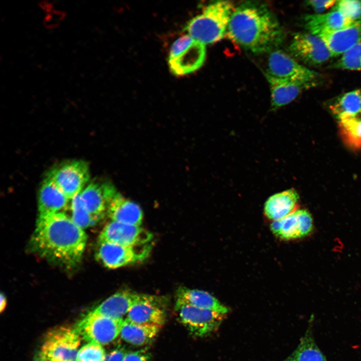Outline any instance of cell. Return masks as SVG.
I'll return each mask as SVG.
<instances>
[{"instance_id": "obj_15", "label": "cell", "mask_w": 361, "mask_h": 361, "mask_svg": "<svg viewBox=\"0 0 361 361\" xmlns=\"http://www.w3.org/2000/svg\"><path fill=\"white\" fill-rule=\"evenodd\" d=\"M116 192L111 184L93 182L85 187L79 196L95 222L107 214L108 203Z\"/></svg>"}, {"instance_id": "obj_34", "label": "cell", "mask_w": 361, "mask_h": 361, "mask_svg": "<svg viewBox=\"0 0 361 361\" xmlns=\"http://www.w3.org/2000/svg\"><path fill=\"white\" fill-rule=\"evenodd\" d=\"M126 352L122 348H117L106 354L104 361H123Z\"/></svg>"}, {"instance_id": "obj_21", "label": "cell", "mask_w": 361, "mask_h": 361, "mask_svg": "<svg viewBox=\"0 0 361 361\" xmlns=\"http://www.w3.org/2000/svg\"><path fill=\"white\" fill-rule=\"evenodd\" d=\"M299 200L298 193L292 189L275 194L265 203V215L273 221L282 219L298 210Z\"/></svg>"}, {"instance_id": "obj_13", "label": "cell", "mask_w": 361, "mask_h": 361, "mask_svg": "<svg viewBox=\"0 0 361 361\" xmlns=\"http://www.w3.org/2000/svg\"><path fill=\"white\" fill-rule=\"evenodd\" d=\"M164 301L160 296L139 293L126 318L136 323L161 327L166 319Z\"/></svg>"}, {"instance_id": "obj_20", "label": "cell", "mask_w": 361, "mask_h": 361, "mask_svg": "<svg viewBox=\"0 0 361 361\" xmlns=\"http://www.w3.org/2000/svg\"><path fill=\"white\" fill-rule=\"evenodd\" d=\"M139 295V293L128 290L119 291L107 298L91 311L112 318H123L137 301Z\"/></svg>"}, {"instance_id": "obj_7", "label": "cell", "mask_w": 361, "mask_h": 361, "mask_svg": "<svg viewBox=\"0 0 361 361\" xmlns=\"http://www.w3.org/2000/svg\"><path fill=\"white\" fill-rule=\"evenodd\" d=\"M269 74L302 85L305 88L316 84L317 73L298 63L287 53L279 50L271 52L268 59Z\"/></svg>"}, {"instance_id": "obj_25", "label": "cell", "mask_w": 361, "mask_h": 361, "mask_svg": "<svg viewBox=\"0 0 361 361\" xmlns=\"http://www.w3.org/2000/svg\"><path fill=\"white\" fill-rule=\"evenodd\" d=\"M330 109L338 120L361 113V90L356 89L343 94Z\"/></svg>"}, {"instance_id": "obj_33", "label": "cell", "mask_w": 361, "mask_h": 361, "mask_svg": "<svg viewBox=\"0 0 361 361\" xmlns=\"http://www.w3.org/2000/svg\"><path fill=\"white\" fill-rule=\"evenodd\" d=\"M336 1L313 0L307 2V4L318 14H320L332 6H334Z\"/></svg>"}, {"instance_id": "obj_8", "label": "cell", "mask_w": 361, "mask_h": 361, "mask_svg": "<svg viewBox=\"0 0 361 361\" xmlns=\"http://www.w3.org/2000/svg\"><path fill=\"white\" fill-rule=\"evenodd\" d=\"M47 178L70 199L79 195L90 178L88 164L82 160H71L52 169Z\"/></svg>"}, {"instance_id": "obj_17", "label": "cell", "mask_w": 361, "mask_h": 361, "mask_svg": "<svg viewBox=\"0 0 361 361\" xmlns=\"http://www.w3.org/2000/svg\"><path fill=\"white\" fill-rule=\"evenodd\" d=\"M70 200L50 179L43 182L38 197V218L63 212Z\"/></svg>"}, {"instance_id": "obj_30", "label": "cell", "mask_w": 361, "mask_h": 361, "mask_svg": "<svg viewBox=\"0 0 361 361\" xmlns=\"http://www.w3.org/2000/svg\"><path fill=\"white\" fill-rule=\"evenodd\" d=\"M106 355L101 344L89 342L79 349L76 361H104Z\"/></svg>"}, {"instance_id": "obj_11", "label": "cell", "mask_w": 361, "mask_h": 361, "mask_svg": "<svg viewBox=\"0 0 361 361\" xmlns=\"http://www.w3.org/2000/svg\"><path fill=\"white\" fill-rule=\"evenodd\" d=\"M153 235L141 226L111 221L103 228L99 242L127 247H140L148 244Z\"/></svg>"}, {"instance_id": "obj_29", "label": "cell", "mask_w": 361, "mask_h": 361, "mask_svg": "<svg viewBox=\"0 0 361 361\" xmlns=\"http://www.w3.org/2000/svg\"><path fill=\"white\" fill-rule=\"evenodd\" d=\"M71 219L81 229H85L95 223L84 205L79 194L71 199Z\"/></svg>"}, {"instance_id": "obj_12", "label": "cell", "mask_w": 361, "mask_h": 361, "mask_svg": "<svg viewBox=\"0 0 361 361\" xmlns=\"http://www.w3.org/2000/svg\"><path fill=\"white\" fill-rule=\"evenodd\" d=\"M291 54L304 63L317 65L327 61L331 54L319 36L311 33H296L289 46Z\"/></svg>"}, {"instance_id": "obj_35", "label": "cell", "mask_w": 361, "mask_h": 361, "mask_svg": "<svg viewBox=\"0 0 361 361\" xmlns=\"http://www.w3.org/2000/svg\"><path fill=\"white\" fill-rule=\"evenodd\" d=\"M0 311L2 312L5 309L7 306V298L5 294L1 293V304H0Z\"/></svg>"}, {"instance_id": "obj_24", "label": "cell", "mask_w": 361, "mask_h": 361, "mask_svg": "<svg viewBox=\"0 0 361 361\" xmlns=\"http://www.w3.org/2000/svg\"><path fill=\"white\" fill-rule=\"evenodd\" d=\"M161 327L143 325L124 319L120 336L125 341L136 346L150 343L157 335Z\"/></svg>"}, {"instance_id": "obj_23", "label": "cell", "mask_w": 361, "mask_h": 361, "mask_svg": "<svg viewBox=\"0 0 361 361\" xmlns=\"http://www.w3.org/2000/svg\"><path fill=\"white\" fill-rule=\"evenodd\" d=\"M266 78L269 83L273 109H277L290 103L305 88L302 85L285 79L274 77L267 73Z\"/></svg>"}, {"instance_id": "obj_9", "label": "cell", "mask_w": 361, "mask_h": 361, "mask_svg": "<svg viewBox=\"0 0 361 361\" xmlns=\"http://www.w3.org/2000/svg\"><path fill=\"white\" fill-rule=\"evenodd\" d=\"M181 323L190 333L205 337L216 331L226 315L209 309L186 305H175Z\"/></svg>"}, {"instance_id": "obj_32", "label": "cell", "mask_w": 361, "mask_h": 361, "mask_svg": "<svg viewBox=\"0 0 361 361\" xmlns=\"http://www.w3.org/2000/svg\"><path fill=\"white\" fill-rule=\"evenodd\" d=\"M123 361H151L149 353L144 350L126 352Z\"/></svg>"}, {"instance_id": "obj_22", "label": "cell", "mask_w": 361, "mask_h": 361, "mask_svg": "<svg viewBox=\"0 0 361 361\" xmlns=\"http://www.w3.org/2000/svg\"><path fill=\"white\" fill-rule=\"evenodd\" d=\"M175 305H186L209 309L226 315L229 308L209 293L198 289L180 287L176 291Z\"/></svg>"}, {"instance_id": "obj_4", "label": "cell", "mask_w": 361, "mask_h": 361, "mask_svg": "<svg viewBox=\"0 0 361 361\" xmlns=\"http://www.w3.org/2000/svg\"><path fill=\"white\" fill-rule=\"evenodd\" d=\"M80 339L75 328H53L46 334L36 361H76Z\"/></svg>"}, {"instance_id": "obj_1", "label": "cell", "mask_w": 361, "mask_h": 361, "mask_svg": "<svg viewBox=\"0 0 361 361\" xmlns=\"http://www.w3.org/2000/svg\"><path fill=\"white\" fill-rule=\"evenodd\" d=\"M86 241L83 229L61 212L38 219L30 247L48 261L72 268L80 262Z\"/></svg>"}, {"instance_id": "obj_31", "label": "cell", "mask_w": 361, "mask_h": 361, "mask_svg": "<svg viewBox=\"0 0 361 361\" xmlns=\"http://www.w3.org/2000/svg\"><path fill=\"white\" fill-rule=\"evenodd\" d=\"M333 11L341 13L345 18L353 22H361V1L342 0L336 1Z\"/></svg>"}, {"instance_id": "obj_26", "label": "cell", "mask_w": 361, "mask_h": 361, "mask_svg": "<svg viewBox=\"0 0 361 361\" xmlns=\"http://www.w3.org/2000/svg\"><path fill=\"white\" fill-rule=\"evenodd\" d=\"M283 361H327L315 342L310 325L297 348Z\"/></svg>"}, {"instance_id": "obj_14", "label": "cell", "mask_w": 361, "mask_h": 361, "mask_svg": "<svg viewBox=\"0 0 361 361\" xmlns=\"http://www.w3.org/2000/svg\"><path fill=\"white\" fill-rule=\"evenodd\" d=\"M313 226L310 214L307 210L298 209L282 219L273 221L270 229L278 238L290 240L308 235Z\"/></svg>"}, {"instance_id": "obj_5", "label": "cell", "mask_w": 361, "mask_h": 361, "mask_svg": "<svg viewBox=\"0 0 361 361\" xmlns=\"http://www.w3.org/2000/svg\"><path fill=\"white\" fill-rule=\"evenodd\" d=\"M206 54L205 45L189 35L179 37L173 43L170 49V70L177 76L193 72L203 65Z\"/></svg>"}, {"instance_id": "obj_2", "label": "cell", "mask_w": 361, "mask_h": 361, "mask_svg": "<svg viewBox=\"0 0 361 361\" xmlns=\"http://www.w3.org/2000/svg\"><path fill=\"white\" fill-rule=\"evenodd\" d=\"M226 34L241 47L256 54L276 50L285 38L275 14L265 4L255 2H246L234 9Z\"/></svg>"}, {"instance_id": "obj_10", "label": "cell", "mask_w": 361, "mask_h": 361, "mask_svg": "<svg viewBox=\"0 0 361 361\" xmlns=\"http://www.w3.org/2000/svg\"><path fill=\"white\" fill-rule=\"evenodd\" d=\"M138 247L99 242L96 257L107 268H118L137 263L148 256L151 249V246L147 244L141 249Z\"/></svg>"}, {"instance_id": "obj_3", "label": "cell", "mask_w": 361, "mask_h": 361, "mask_svg": "<svg viewBox=\"0 0 361 361\" xmlns=\"http://www.w3.org/2000/svg\"><path fill=\"white\" fill-rule=\"evenodd\" d=\"M235 8L232 2L219 1L208 5L202 13L192 19L185 30L204 45L221 40L227 33Z\"/></svg>"}, {"instance_id": "obj_28", "label": "cell", "mask_w": 361, "mask_h": 361, "mask_svg": "<svg viewBox=\"0 0 361 361\" xmlns=\"http://www.w3.org/2000/svg\"><path fill=\"white\" fill-rule=\"evenodd\" d=\"M337 68L361 70V42L358 43L342 54L338 61L334 64Z\"/></svg>"}, {"instance_id": "obj_27", "label": "cell", "mask_w": 361, "mask_h": 361, "mask_svg": "<svg viewBox=\"0 0 361 361\" xmlns=\"http://www.w3.org/2000/svg\"><path fill=\"white\" fill-rule=\"evenodd\" d=\"M341 138L350 148H361V113L339 120Z\"/></svg>"}, {"instance_id": "obj_19", "label": "cell", "mask_w": 361, "mask_h": 361, "mask_svg": "<svg viewBox=\"0 0 361 361\" xmlns=\"http://www.w3.org/2000/svg\"><path fill=\"white\" fill-rule=\"evenodd\" d=\"M107 215L111 221L138 226H141L143 216L137 204L117 192L108 203Z\"/></svg>"}, {"instance_id": "obj_18", "label": "cell", "mask_w": 361, "mask_h": 361, "mask_svg": "<svg viewBox=\"0 0 361 361\" xmlns=\"http://www.w3.org/2000/svg\"><path fill=\"white\" fill-rule=\"evenodd\" d=\"M357 22L348 20L337 11L323 14H308L303 18L305 28L309 33L316 36L336 31Z\"/></svg>"}, {"instance_id": "obj_6", "label": "cell", "mask_w": 361, "mask_h": 361, "mask_svg": "<svg viewBox=\"0 0 361 361\" xmlns=\"http://www.w3.org/2000/svg\"><path fill=\"white\" fill-rule=\"evenodd\" d=\"M123 320L106 317L91 311L74 328L83 339L104 345L120 335Z\"/></svg>"}, {"instance_id": "obj_16", "label": "cell", "mask_w": 361, "mask_h": 361, "mask_svg": "<svg viewBox=\"0 0 361 361\" xmlns=\"http://www.w3.org/2000/svg\"><path fill=\"white\" fill-rule=\"evenodd\" d=\"M328 47L332 57L341 55L361 42V22L345 28L318 35Z\"/></svg>"}]
</instances>
